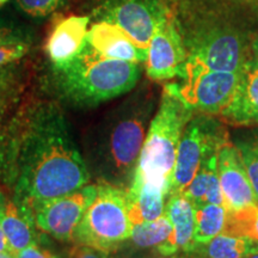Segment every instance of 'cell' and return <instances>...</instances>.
Returning <instances> with one entry per match:
<instances>
[{
	"label": "cell",
	"mask_w": 258,
	"mask_h": 258,
	"mask_svg": "<svg viewBox=\"0 0 258 258\" xmlns=\"http://www.w3.org/2000/svg\"><path fill=\"white\" fill-rule=\"evenodd\" d=\"M3 175L25 207L89 184L88 165L55 103H36L15 118Z\"/></svg>",
	"instance_id": "6da1fadb"
},
{
	"label": "cell",
	"mask_w": 258,
	"mask_h": 258,
	"mask_svg": "<svg viewBox=\"0 0 258 258\" xmlns=\"http://www.w3.org/2000/svg\"><path fill=\"white\" fill-rule=\"evenodd\" d=\"M154 109V92L140 88L95 125L85 140L84 159L90 175L98 182L129 188Z\"/></svg>",
	"instance_id": "7a4b0ae2"
},
{
	"label": "cell",
	"mask_w": 258,
	"mask_h": 258,
	"mask_svg": "<svg viewBox=\"0 0 258 258\" xmlns=\"http://www.w3.org/2000/svg\"><path fill=\"white\" fill-rule=\"evenodd\" d=\"M172 16L188 55L185 70L238 72L252 56L249 35L225 6L172 0Z\"/></svg>",
	"instance_id": "3957f363"
},
{
	"label": "cell",
	"mask_w": 258,
	"mask_h": 258,
	"mask_svg": "<svg viewBox=\"0 0 258 258\" xmlns=\"http://www.w3.org/2000/svg\"><path fill=\"white\" fill-rule=\"evenodd\" d=\"M140 63L109 59L86 42L69 62L51 64V83L70 104L90 108L131 92L140 80Z\"/></svg>",
	"instance_id": "277c9868"
},
{
	"label": "cell",
	"mask_w": 258,
	"mask_h": 258,
	"mask_svg": "<svg viewBox=\"0 0 258 258\" xmlns=\"http://www.w3.org/2000/svg\"><path fill=\"white\" fill-rule=\"evenodd\" d=\"M194 114L178 96L164 88L158 110L148 127L132 184L159 190L167 194L169 199L177 150L183 131Z\"/></svg>",
	"instance_id": "5b68a950"
},
{
	"label": "cell",
	"mask_w": 258,
	"mask_h": 258,
	"mask_svg": "<svg viewBox=\"0 0 258 258\" xmlns=\"http://www.w3.org/2000/svg\"><path fill=\"white\" fill-rule=\"evenodd\" d=\"M132 228L125 189L98 182L95 199L74 232L73 243L114 253L127 243Z\"/></svg>",
	"instance_id": "8992f818"
},
{
	"label": "cell",
	"mask_w": 258,
	"mask_h": 258,
	"mask_svg": "<svg viewBox=\"0 0 258 258\" xmlns=\"http://www.w3.org/2000/svg\"><path fill=\"white\" fill-rule=\"evenodd\" d=\"M83 15L117 25L147 50L157 25L172 10V0H79Z\"/></svg>",
	"instance_id": "52a82bcc"
},
{
	"label": "cell",
	"mask_w": 258,
	"mask_h": 258,
	"mask_svg": "<svg viewBox=\"0 0 258 258\" xmlns=\"http://www.w3.org/2000/svg\"><path fill=\"white\" fill-rule=\"evenodd\" d=\"M221 123L215 116L205 114H194L186 123L177 150L169 196L184 191L202 164L230 140Z\"/></svg>",
	"instance_id": "ba28073f"
},
{
	"label": "cell",
	"mask_w": 258,
	"mask_h": 258,
	"mask_svg": "<svg viewBox=\"0 0 258 258\" xmlns=\"http://www.w3.org/2000/svg\"><path fill=\"white\" fill-rule=\"evenodd\" d=\"M239 78L240 71L191 69L185 70L182 83L166 84L165 89L178 96L195 114L219 116L233 98Z\"/></svg>",
	"instance_id": "9c48e42d"
},
{
	"label": "cell",
	"mask_w": 258,
	"mask_h": 258,
	"mask_svg": "<svg viewBox=\"0 0 258 258\" xmlns=\"http://www.w3.org/2000/svg\"><path fill=\"white\" fill-rule=\"evenodd\" d=\"M97 185H85L77 191L29 206L38 230L60 241H73L74 232L84 213L95 199Z\"/></svg>",
	"instance_id": "30bf717a"
},
{
	"label": "cell",
	"mask_w": 258,
	"mask_h": 258,
	"mask_svg": "<svg viewBox=\"0 0 258 258\" xmlns=\"http://www.w3.org/2000/svg\"><path fill=\"white\" fill-rule=\"evenodd\" d=\"M186 50L172 10L158 23L147 47L146 74L154 82L184 78Z\"/></svg>",
	"instance_id": "8fae6325"
},
{
	"label": "cell",
	"mask_w": 258,
	"mask_h": 258,
	"mask_svg": "<svg viewBox=\"0 0 258 258\" xmlns=\"http://www.w3.org/2000/svg\"><path fill=\"white\" fill-rule=\"evenodd\" d=\"M218 175L226 211L258 205L240 151L230 140L218 151Z\"/></svg>",
	"instance_id": "7c38bea8"
},
{
	"label": "cell",
	"mask_w": 258,
	"mask_h": 258,
	"mask_svg": "<svg viewBox=\"0 0 258 258\" xmlns=\"http://www.w3.org/2000/svg\"><path fill=\"white\" fill-rule=\"evenodd\" d=\"M219 120L225 124L254 127L258 125V59L251 56L240 70L237 90Z\"/></svg>",
	"instance_id": "4fadbf2b"
},
{
	"label": "cell",
	"mask_w": 258,
	"mask_h": 258,
	"mask_svg": "<svg viewBox=\"0 0 258 258\" xmlns=\"http://www.w3.org/2000/svg\"><path fill=\"white\" fill-rule=\"evenodd\" d=\"M195 212L192 203L183 194H172L165 206V214L172 224V234L157 252L163 257H171L178 252H194Z\"/></svg>",
	"instance_id": "5bb4252c"
},
{
	"label": "cell",
	"mask_w": 258,
	"mask_h": 258,
	"mask_svg": "<svg viewBox=\"0 0 258 258\" xmlns=\"http://www.w3.org/2000/svg\"><path fill=\"white\" fill-rule=\"evenodd\" d=\"M86 42L109 59L129 62H146L147 50L141 49L123 29L109 22H96L89 29Z\"/></svg>",
	"instance_id": "9a60e30c"
},
{
	"label": "cell",
	"mask_w": 258,
	"mask_h": 258,
	"mask_svg": "<svg viewBox=\"0 0 258 258\" xmlns=\"http://www.w3.org/2000/svg\"><path fill=\"white\" fill-rule=\"evenodd\" d=\"M91 18L86 15H73L60 19L47 40L46 51L51 64L69 62L79 54L86 43Z\"/></svg>",
	"instance_id": "2e32d148"
},
{
	"label": "cell",
	"mask_w": 258,
	"mask_h": 258,
	"mask_svg": "<svg viewBox=\"0 0 258 258\" xmlns=\"http://www.w3.org/2000/svg\"><path fill=\"white\" fill-rule=\"evenodd\" d=\"M0 226L12 256L36 243V225L30 209L14 199L6 198L3 192H0Z\"/></svg>",
	"instance_id": "e0dca14e"
},
{
	"label": "cell",
	"mask_w": 258,
	"mask_h": 258,
	"mask_svg": "<svg viewBox=\"0 0 258 258\" xmlns=\"http://www.w3.org/2000/svg\"><path fill=\"white\" fill-rule=\"evenodd\" d=\"M182 194L192 203L195 209L207 203L225 207V200L218 175V153L213 154L202 164L198 173Z\"/></svg>",
	"instance_id": "ac0fdd59"
},
{
	"label": "cell",
	"mask_w": 258,
	"mask_h": 258,
	"mask_svg": "<svg viewBox=\"0 0 258 258\" xmlns=\"http://www.w3.org/2000/svg\"><path fill=\"white\" fill-rule=\"evenodd\" d=\"M125 191L128 217L132 225L153 221L165 212L167 194L140 184H131Z\"/></svg>",
	"instance_id": "d6986e66"
},
{
	"label": "cell",
	"mask_w": 258,
	"mask_h": 258,
	"mask_svg": "<svg viewBox=\"0 0 258 258\" xmlns=\"http://www.w3.org/2000/svg\"><path fill=\"white\" fill-rule=\"evenodd\" d=\"M258 251V244L246 237L220 233L208 244L195 250L206 258H246Z\"/></svg>",
	"instance_id": "ffe728a7"
},
{
	"label": "cell",
	"mask_w": 258,
	"mask_h": 258,
	"mask_svg": "<svg viewBox=\"0 0 258 258\" xmlns=\"http://www.w3.org/2000/svg\"><path fill=\"white\" fill-rule=\"evenodd\" d=\"M225 221L226 209L224 206L207 203V205L196 208L195 232H194L195 250L200 246L208 244L217 235L222 233Z\"/></svg>",
	"instance_id": "44dd1931"
},
{
	"label": "cell",
	"mask_w": 258,
	"mask_h": 258,
	"mask_svg": "<svg viewBox=\"0 0 258 258\" xmlns=\"http://www.w3.org/2000/svg\"><path fill=\"white\" fill-rule=\"evenodd\" d=\"M172 234V224L164 213L153 221L133 225L129 241L138 250L158 249L170 239Z\"/></svg>",
	"instance_id": "7402d4cb"
},
{
	"label": "cell",
	"mask_w": 258,
	"mask_h": 258,
	"mask_svg": "<svg viewBox=\"0 0 258 258\" xmlns=\"http://www.w3.org/2000/svg\"><path fill=\"white\" fill-rule=\"evenodd\" d=\"M222 233L250 238L258 244V205L226 211V221Z\"/></svg>",
	"instance_id": "603a6c76"
},
{
	"label": "cell",
	"mask_w": 258,
	"mask_h": 258,
	"mask_svg": "<svg viewBox=\"0 0 258 258\" xmlns=\"http://www.w3.org/2000/svg\"><path fill=\"white\" fill-rule=\"evenodd\" d=\"M71 0H14L17 11L24 17L31 19H43L56 14Z\"/></svg>",
	"instance_id": "cb8c5ba5"
},
{
	"label": "cell",
	"mask_w": 258,
	"mask_h": 258,
	"mask_svg": "<svg viewBox=\"0 0 258 258\" xmlns=\"http://www.w3.org/2000/svg\"><path fill=\"white\" fill-rule=\"evenodd\" d=\"M235 145L240 151L245 170L249 176L258 202V135H251L250 138L241 139Z\"/></svg>",
	"instance_id": "d4e9b609"
},
{
	"label": "cell",
	"mask_w": 258,
	"mask_h": 258,
	"mask_svg": "<svg viewBox=\"0 0 258 258\" xmlns=\"http://www.w3.org/2000/svg\"><path fill=\"white\" fill-rule=\"evenodd\" d=\"M21 42L31 43V31L23 24L0 17V44L21 43Z\"/></svg>",
	"instance_id": "484cf974"
},
{
	"label": "cell",
	"mask_w": 258,
	"mask_h": 258,
	"mask_svg": "<svg viewBox=\"0 0 258 258\" xmlns=\"http://www.w3.org/2000/svg\"><path fill=\"white\" fill-rule=\"evenodd\" d=\"M30 44L31 43H27V42L0 44V67L15 62L27 55L30 49Z\"/></svg>",
	"instance_id": "4316f807"
},
{
	"label": "cell",
	"mask_w": 258,
	"mask_h": 258,
	"mask_svg": "<svg viewBox=\"0 0 258 258\" xmlns=\"http://www.w3.org/2000/svg\"><path fill=\"white\" fill-rule=\"evenodd\" d=\"M110 253L103 252L95 247L86 246V245L76 244L72 249L69 250L66 258H109Z\"/></svg>",
	"instance_id": "83f0119b"
},
{
	"label": "cell",
	"mask_w": 258,
	"mask_h": 258,
	"mask_svg": "<svg viewBox=\"0 0 258 258\" xmlns=\"http://www.w3.org/2000/svg\"><path fill=\"white\" fill-rule=\"evenodd\" d=\"M2 114L3 112L0 111V115ZM10 134H11V127H5L2 123V117H0V175L4 173L6 159H8Z\"/></svg>",
	"instance_id": "f1b7e54d"
},
{
	"label": "cell",
	"mask_w": 258,
	"mask_h": 258,
	"mask_svg": "<svg viewBox=\"0 0 258 258\" xmlns=\"http://www.w3.org/2000/svg\"><path fill=\"white\" fill-rule=\"evenodd\" d=\"M55 254H53L49 250L42 247L40 244L32 243L29 246L24 247L14 256V258H54Z\"/></svg>",
	"instance_id": "f546056e"
},
{
	"label": "cell",
	"mask_w": 258,
	"mask_h": 258,
	"mask_svg": "<svg viewBox=\"0 0 258 258\" xmlns=\"http://www.w3.org/2000/svg\"><path fill=\"white\" fill-rule=\"evenodd\" d=\"M109 258H164L159 253H143V252H120V250L114 253H110Z\"/></svg>",
	"instance_id": "4dcf8cb0"
},
{
	"label": "cell",
	"mask_w": 258,
	"mask_h": 258,
	"mask_svg": "<svg viewBox=\"0 0 258 258\" xmlns=\"http://www.w3.org/2000/svg\"><path fill=\"white\" fill-rule=\"evenodd\" d=\"M0 252L10 253L9 246H8V241H6L5 234H4V232H3L2 226H0ZM10 254H11V253H10Z\"/></svg>",
	"instance_id": "1f68e13d"
},
{
	"label": "cell",
	"mask_w": 258,
	"mask_h": 258,
	"mask_svg": "<svg viewBox=\"0 0 258 258\" xmlns=\"http://www.w3.org/2000/svg\"><path fill=\"white\" fill-rule=\"evenodd\" d=\"M170 258H206L202 254L196 252H183L182 254H173Z\"/></svg>",
	"instance_id": "d6a6232c"
},
{
	"label": "cell",
	"mask_w": 258,
	"mask_h": 258,
	"mask_svg": "<svg viewBox=\"0 0 258 258\" xmlns=\"http://www.w3.org/2000/svg\"><path fill=\"white\" fill-rule=\"evenodd\" d=\"M251 51H252V55L258 59V35H254L251 38Z\"/></svg>",
	"instance_id": "836d02e7"
},
{
	"label": "cell",
	"mask_w": 258,
	"mask_h": 258,
	"mask_svg": "<svg viewBox=\"0 0 258 258\" xmlns=\"http://www.w3.org/2000/svg\"><path fill=\"white\" fill-rule=\"evenodd\" d=\"M0 258H14V256L8 252H0Z\"/></svg>",
	"instance_id": "e575fe53"
},
{
	"label": "cell",
	"mask_w": 258,
	"mask_h": 258,
	"mask_svg": "<svg viewBox=\"0 0 258 258\" xmlns=\"http://www.w3.org/2000/svg\"><path fill=\"white\" fill-rule=\"evenodd\" d=\"M246 258H258V251H256V252L249 254V256H247Z\"/></svg>",
	"instance_id": "d590c367"
},
{
	"label": "cell",
	"mask_w": 258,
	"mask_h": 258,
	"mask_svg": "<svg viewBox=\"0 0 258 258\" xmlns=\"http://www.w3.org/2000/svg\"><path fill=\"white\" fill-rule=\"evenodd\" d=\"M9 3V0H0V8H2V6H4L5 4H8Z\"/></svg>",
	"instance_id": "8d00e7d4"
},
{
	"label": "cell",
	"mask_w": 258,
	"mask_h": 258,
	"mask_svg": "<svg viewBox=\"0 0 258 258\" xmlns=\"http://www.w3.org/2000/svg\"><path fill=\"white\" fill-rule=\"evenodd\" d=\"M54 258H59V257H57V256H55V257H54Z\"/></svg>",
	"instance_id": "74e56055"
}]
</instances>
